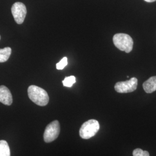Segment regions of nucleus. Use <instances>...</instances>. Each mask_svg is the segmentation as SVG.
Masks as SVG:
<instances>
[{
	"mask_svg": "<svg viewBox=\"0 0 156 156\" xmlns=\"http://www.w3.org/2000/svg\"><path fill=\"white\" fill-rule=\"evenodd\" d=\"M0 39H1V36H0Z\"/></svg>",
	"mask_w": 156,
	"mask_h": 156,
	"instance_id": "2eb2a0df",
	"label": "nucleus"
},
{
	"mask_svg": "<svg viewBox=\"0 0 156 156\" xmlns=\"http://www.w3.org/2000/svg\"><path fill=\"white\" fill-rule=\"evenodd\" d=\"M76 82V78L74 76H70L68 77H66L62 81V84L64 86L71 87L73 84Z\"/></svg>",
	"mask_w": 156,
	"mask_h": 156,
	"instance_id": "9b49d317",
	"label": "nucleus"
},
{
	"mask_svg": "<svg viewBox=\"0 0 156 156\" xmlns=\"http://www.w3.org/2000/svg\"><path fill=\"white\" fill-rule=\"evenodd\" d=\"M12 15L17 24H22L24 22L27 15V8L26 5L20 2H17L11 8Z\"/></svg>",
	"mask_w": 156,
	"mask_h": 156,
	"instance_id": "423d86ee",
	"label": "nucleus"
},
{
	"mask_svg": "<svg viewBox=\"0 0 156 156\" xmlns=\"http://www.w3.org/2000/svg\"><path fill=\"white\" fill-rule=\"evenodd\" d=\"M0 102L5 105H11L13 102L12 95L10 90L5 86H0Z\"/></svg>",
	"mask_w": 156,
	"mask_h": 156,
	"instance_id": "0eeeda50",
	"label": "nucleus"
},
{
	"mask_svg": "<svg viewBox=\"0 0 156 156\" xmlns=\"http://www.w3.org/2000/svg\"><path fill=\"white\" fill-rule=\"evenodd\" d=\"M12 53V49L9 47L0 49V62H6L9 58Z\"/></svg>",
	"mask_w": 156,
	"mask_h": 156,
	"instance_id": "9d476101",
	"label": "nucleus"
},
{
	"mask_svg": "<svg viewBox=\"0 0 156 156\" xmlns=\"http://www.w3.org/2000/svg\"><path fill=\"white\" fill-rule=\"evenodd\" d=\"M133 156H150L149 153L147 151H144L141 149H135L133 151Z\"/></svg>",
	"mask_w": 156,
	"mask_h": 156,
	"instance_id": "f8f14e48",
	"label": "nucleus"
},
{
	"mask_svg": "<svg viewBox=\"0 0 156 156\" xmlns=\"http://www.w3.org/2000/svg\"><path fill=\"white\" fill-rule=\"evenodd\" d=\"M137 86L138 79L133 77L128 80L117 82L115 85V89L119 93H128L134 91Z\"/></svg>",
	"mask_w": 156,
	"mask_h": 156,
	"instance_id": "39448f33",
	"label": "nucleus"
},
{
	"mask_svg": "<svg viewBox=\"0 0 156 156\" xmlns=\"http://www.w3.org/2000/svg\"><path fill=\"white\" fill-rule=\"evenodd\" d=\"M60 126L58 120L49 123L45 128L44 139L45 142L50 143L56 140L60 134Z\"/></svg>",
	"mask_w": 156,
	"mask_h": 156,
	"instance_id": "20e7f679",
	"label": "nucleus"
},
{
	"mask_svg": "<svg viewBox=\"0 0 156 156\" xmlns=\"http://www.w3.org/2000/svg\"><path fill=\"white\" fill-rule=\"evenodd\" d=\"M143 87L147 93H152L156 90V76H151L143 84Z\"/></svg>",
	"mask_w": 156,
	"mask_h": 156,
	"instance_id": "6e6552de",
	"label": "nucleus"
},
{
	"mask_svg": "<svg viewBox=\"0 0 156 156\" xmlns=\"http://www.w3.org/2000/svg\"><path fill=\"white\" fill-rule=\"evenodd\" d=\"M67 64H68V58L66 57H64L60 60V62L56 64V68L58 70H62L66 66H67Z\"/></svg>",
	"mask_w": 156,
	"mask_h": 156,
	"instance_id": "ddd939ff",
	"label": "nucleus"
},
{
	"mask_svg": "<svg viewBox=\"0 0 156 156\" xmlns=\"http://www.w3.org/2000/svg\"><path fill=\"white\" fill-rule=\"evenodd\" d=\"M28 95L31 100L39 106H46L49 101V95L45 90L35 85L29 86Z\"/></svg>",
	"mask_w": 156,
	"mask_h": 156,
	"instance_id": "f257e3e1",
	"label": "nucleus"
},
{
	"mask_svg": "<svg viewBox=\"0 0 156 156\" xmlns=\"http://www.w3.org/2000/svg\"><path fill=\"white\" fill-rule=\"evenodd\" d=\"M144 1L147 2H153L156 1V0H144Z\"/></svg>",
	"mask_w": 156,
	"mask_h": 156,
	"instance_id": "4468645a",
	"label": "nucleus"
},
{
	"mask_svg": "<svg viewBox=\"0 0 156 156\" xmlns=\"http://www.w3.org/2000/svg\"><path fill=\"white\" fill-rule=\"evenodd\" d=\"M113 42L117 49L127 53L131 52L133 50L134 41L128 34H116L113 37Z\"/></svg>",
	"mask_w": 156,
	"mask_h": 156,
	"instance_id": "f03ea898",
	"label": "nucleus"
},
{
	"mask_svg": "<svg viewBox=\"0 0 156 156\" xmlns=\"http://www.w3.org/2000/svg\"><path fill=\"white\" fill-rule=\"evenodd\" d=\"M0 156H11L9 146L4 140H0Z\"/></svg>",
	"mask_w": 156,
	"mask_h": 156,
	"instance_id": "1a4fd4ad",
	"label": "nucleus"
},
{
	"mask_svg": "<svg viewBox=\"0 0 156 156\" xmlns=\"http://www.w3.org/2000/svg\"><path fill=\"white\" fill-rule=\"evenodd\" d=\"M99 129V122L94 119H91L82 124L79 130V135L82 138L88 140L94 136Z\"/></svg>",
	"mask_w": 156,
	"mask_h": 156,
	"instance_id": "7ed1b4c3",
	"label": "nucleus"
}]
</instances>
